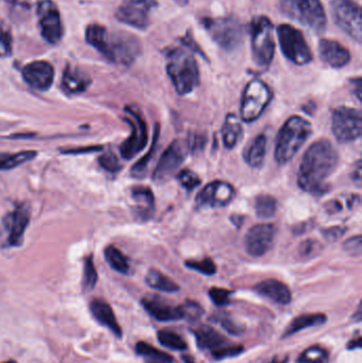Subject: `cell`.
Listing matches in <instances>:
<instances>
[{"label":"cell","mask_w":362,"mask_h":363,"mask_svg":"<svg viewBox=\"0 0 362 363\" xmlns=\"http://www.w3.org/2000/svg\"><path fill=\"white\" fill-rule=\"evenodd\" d=\"M339 162L337 150L327 140L314 143L304 153L300 163L298 184L303 191L321 196L329 189L327 180Z\"/></svg>","instance_id":"1"},{"label":"cell","mask_w":362,"mask_h":363,"mask_svg":"<svg viewBox=\"0 0 362 363\" xmlns=\"http://www.w3.org/2000/svg\"><path fill=\"white\" fill-rule=\"evenodd\" d=\"M166 72L179 95L193 93L200 83L197 60L191 50L181 47H169L164 50Z\"/></svg>","instance_id":"2"},{"label":"cell","mask_w":362,"mask_h":363,"mask_svg":"<svg viewBox=\"0 0 362 363\" xmlns=\"http://www.w3.org/2000/svg\"><path fill=\"white\" fill-rule=\"evenodd\" d=\"M312 134V125L301 116H293L281 128L276 136L274 157L280 165L289 163Z\"/></svg>","instance_id":"3"},{"label":"cell","mask_w":362,"mask_h":363,"mask_svg":"<svg viewBox=\"0 0 362 363\" xmlns=\"http://www.w3.org/2000/svg\"><path fill=\"white\" fill-rule=\"evenodd\" d=\"M249 31L253 62L261 69H267L273 61L276 48L273 23L267 16H256L251 21Z\"/></svg>","instance_id":"4"},{"label":"cell","mask_w":362,"mask_h":363,"mask_svg":"<svg viewBox=\"0 0 362 363\" xmlns=\"http://www.w3.org/2000/svg\"><path fill=\"white\" fill-rule=\"evenodd\" d=\"M281 10L289 18L317 33L327 29V12L321 0H282Z\"/></svg>","instance_id":"5"},{"label":"cell","mask_w":362,"mask_h":363,"mask_svg":"<svg viewBox=\"0 0 362 363\" xmlns=\"http://www.w3.org/2000/svg\"><path fill=\"white\" fill-rule=\"evenodd\" d=\"M200 23L223 50H235L242 43L244 28L237 17H203Z\"/></svg>","instance_id":"6"},{"label":"cell","mask_w":362,"mask_h":363,"mask_svg":"<svg viewBox=\"0 0 362 363\" xmlns=\"http://www.w3.org/2000/svg\"><path fill=\"white\" fill-rule=\"evenodd\" d=\"M278 44L283 55L295 65H307L312 61V52L301 30L288 23H282L278 29Z\"/></svg>","instance_id":"7"},{"label":"cell","mask_w":362,"mask_h":363,"mask_svg":"<svg viewBox=\"0 0 362 363\" xmlns=\"http://www.w3.org/2000/svg\"><path fill=\"white\" fill-rule=\"evenodd\" d=\"M273 93L267 83L259 79L251 80L242 94L240 114L244 123L257 121L271 102Z\"/></svg>","instance_id":"8"},{"label":"cell","mask_w":362,"mask_h":363,"mask_svg":"<svg viewBox=\"0 0 362 363\" xmlns=\"http://www.w3.org/2000/svg\"><path fill=\"white\" fill-rule=\"evenodd\" d=\"M331 12L336 25L353 40L361 43V6L354 0H332Z\"/></svg>","instance_id":"9"},{"label":"cell","mask_w":362,"mask_h":363,"mask_svg":"<svg viewBox=\"0 0 362 363\" xmlns=\"http://www.w3.org/2000/svg\"><path fill=\"white\" fill-rule=\"evenodd\" d=\"M195 336L199 349L210 352V355L216 359L234 357L244 351L242 345L230 342L222 334L210 326H200L195 330Z\"/></svg>","instance_id":"10"},{"label":"cell","mask_w":362,"mask_h":363,"mask_svg":"<svg viewBox=\"0 0 362 363\" xmlns=\"http://www.w3.org/2000/svg\"><path fill=\"white\" fill-rule=\"evenodd\" d=\"M332 129L336 140L341 144L354 142L361 136V112L357 108L339 106L333 113Z\"/></svg>","instance_id":"11"},{"label":"cell","mask_w":362,"mask_h":363,"mask_svg":"<svg viewBox=\"0 0 362 363\" xmlns=\"http://www.w3.org/2000/svg\"><path fill=\"white\" fill-rule=\"evenodd\" d=\"M188 143L174 140L161 155L159 163L153 172V181L157 184H165L174 178L183 162L188 155Z\"/></svg>","instance_id":"12"},{"label":"cell","mask_w":362,"mask_h":363,"mask_svg":"<svg viewBox=\"0 0 362 363\" xmlns=\"http://www.w3.org/2000/svg\"><path fill=\"white\" fill-rule=\"evenodd\" d=\"M30 211L26 205H19L2 219L0 228V245L19 247L23 243L26 230L30 223Z\"/></svg>","instance_id":"13"},{"label":"cell","mask_w":362,"mask_h":363,"mask_svg":"<svg viewBox=\"0 0 362 363\" xmlns=\"http://www.w3.org/2000/svg\"><path fill=\"white\" fill-rule=\"evenodd\" d=\"M125 113L128 117L125 121L131 127L132 131L128 140L121 145L120 152L123 159L132 160L148 144V130L144 117L136 108L127 106Z\"/></svg>","instance_id":"14"},{"label":"cell","mask_w":362,"mask_h":363,"mask_svg":"<svg viewBox=\"0 0 362 363\" xmlns=\"http://www.w3.org/2000/svg\"><path fill=\"white\" fill-rule=\"evenodd\" d=\"M157 0H123L116 18L136 29L145 30L150 25L151 13L157 8Z\"/></svg>","instance_id":"15"},{"label":"cell","mask_w":362,"mask_h":363,"mask_svg":"<svg viewBox=\"0 0 362 363\" xmlns=\"http://www.w3.org/2000/svg\"><path fill=\"white\" fill-rule=\"evenodd\" d=\"M142 51L140 40L127 32H118L110 36V46L106 59L119 65L129 66Z\"/></svg>","instance_id":"16"},{"label":"cell","mask_w":362,"mask_h":363,"mask_svg":"<svg viewBox=\"0 0 362 363\" xmlns=\"http://www.w3.org/2000/svg\"><path fill=\"white\" fill-rule=\"evenodd\" d=\"M235 194V188L232 184L214 181L197 194L196 204L200 208H221L233 201Z\"/></svg>","instance_id":"17"},{"label":"cell","mask_w":362,"mask_h":363,"mask_svg":"<svg viewBox=\"0 0 362 363\" xmlns=\"http://www.w3.org/2000/svg\"><path fill=\"white\" fill-rule=\"evenodd\" d=\"M38 21L43 38L50 43L57 44L63 36V25L61 15L55 2L51 0H43L38 8Z\"/></svg>","instance_id":"18"},{"label":"cell","mask_w":362,"mask_h":363,"mask_svg":"<svg viewBox=\"0 0 362 363\" xmlns=\"http://www.w3.org/2000/svg\"><path fill=\"white\" fill-rule=\"evenodd\" d=\"M276 228L272 223H261L251 228L244 238V247L249 255L261 257L265 255L276 239Z\"/></svg>","instance_id":"19"},{"label":"cell","mask_w":362,"mask_h":363,"mask_svg":"<svg viewBox=\"0 0 362 363\" xmlns=\"http://www.w3.org/2000/svg\"><path fill=\"white\" fill-rule=\"evenodd\" d=\"M25 82L36 91H48L55 79V68L46 61H35L23 67Z\"/></svg>","instance_id":"20"},{"label":"cell","mask_w":362,"mask_h":363,"mask_svg":"<svg viewBox=\"0 0 362 363\" xmlns=\"http://www.w3.org/2000/svg\"><path fill=\"white\" fill-rule=\"evenodd\" d=\"M145 311L159 322L179 321L184 319V308L171 306L165 300L157 296H145L142 300Z\"/></svg>","instance_id":"21"},{"label":"cell","mask_w":362,"mask_h":363,"mask_svg":"<svg viewBox=\"0 0 362 363\" xmlns=\"http://www.w3.org/2000/svg\"><path fill=\"white\" fill-rule=\"evenodd\" d=\"M319 57L323 63L332 68L344 67L351 62V52L337 40L322 38L318 45Z\"/></svg>","instance_id":"22"},{"label":"cell","mask_w":362,"mask_h":363,"mask_svg":"<svg viewBox=\"0 0 362 363\" xmlns=\"http://www.w3.org/2000/svg\"><path fill=\"white\" fill-rule=\"evenodd\" d=\"M254 291L276 304L288 305L293 298L288 286L278 279H270L261 281L254 286Z\"/></svg>","instance_id":"23"},{"label":"cell","mask_w":362,"mask_h":363,"mask_svg":"<svg viewBox=\"0 0 362 363\" xmlns=\"http://www.w3.org/2000/svg\"><path fill=\"white\" fill-rule=\"evenodd\" d=\"M91 315L96 321L99 322L104 328H108L117 338L123 337V330L117 321L116 315L108 303L101 298H95L89 304Z\"/></svg>","instance_id":"24"},{"label":"cell","mask_w":362,"mask_h":363,"mask_svg":"<svg viewBox=\"0 0 362 363\" xmlns=\"http://www.w3.org/2000/svg\"><path fill=\"white\" fill-rule=\"evenodd\" d=\"M91 83V79L86 72L79 68L67 66L62 79V89L67 95H78L84 93Z\"/></svg>","instance_id":"25"},{"label":"cell","mask_w":362,"mask_h":363,"mask_svg":"<svg viewBox=\"0 0 362 363\" xmlns=\"http://www.w3.org/2000/svg\"><path fill=\"white\" fill-rule=\"evenodd\" d=\"M132 199L135 203L136 216L142 221L151 219L155 211V199L152 190L146 186H136L132 189Z\"/></svg>","instance_id":"26"},{"label":"cell","mask_w":362,"mask_h":363,"mask_svg":"<svg viewBox=\"0 0 362 363\" xmlns=\"http://www.w3.org/2000/svg\"><path fill=\"white\" fill-rule=\"evenodd\" d=\"M242 134L244 130L239 118L235 114L227 115L222 128V140L225 148L230 150L235 148L242 140Z\"/></svg>","instance_id":"27"},{"label":"cell","mask_w":362,"mask_h":363,"mask_svg":"<svg viewBox=\"0 0 362 363\" xmlns=\"http://www.w3.org/2000/svg\"><path fill=\"white\" fill-rule=\"evenodd\" d=\"M327 321V317L323 313H308V315H302L295 318L291 321L288 328L285 330L283 339L293 336L306 328H316V326L322 325Z\"/></svg>","instance_id":"28"},{"label":"cell","mask_w":362,"mask_h":363,"mask_svg":"<svg viewBox=\"0 0 362 363\" xmlns=\"http://www.w3.org/2000/svg\"><path fill=\"white\" fill-rule=\"evenodd\" d=\"M110 34L103 26L93 23L89 25L85 33L86 42L91 46L95 47L100 53L106 57L110 46Z\"/></svg>","instance_id":"29"},{"label":"cell","mask_w":362,"mask_h":363,"mask_svg":"<svg viewBox=\"0 0 362 363\" xmlns=\"http://www.w3.org/2000/svg\"><path fill=\"white\" fill-rule=\"evenodd\" d=\"M267 155V138L264 134L256 136L248 147L244 159L250 167L259 168L263 166Z\"/></svg>","instance_id":"30"},{"label":"cell","mask_w":362,"mask_h":363,"mask_svg":"<svg viewBox=\"0 0 362 363\" xmlns=\"http://www.w3.org/2000/svg\"><path fill=\"white\" fill-rule=\"evenodd\" d=\"M135 352L145 363H174V358L169 354L142 341L136 345Z\"/></svg>","instance_id":"31"},{"label":"cell","mask_w":362,"mask_h":363,"mask_svg":"<svg viewBox=\"0 0 362 363\" xmlns=\"http://www.w3.org/2000/svg\"><path fill=\"white\" fill-rule=\"evenodd\" d=\"M36 155L38 152L33 150L19 151L15 153L0 152V172L14 169L35 159Z\"/></svg>","instance_id":"32"},{"label":"cell","mask_w":362,"mask_h":363,"mask_svg":"<svg viewBox=\"0 0 362 363\" xmlns=\"http://www.w3.org/2000/svg\"><path fill=\"white\" fill-rule=\"evenodd\" d=\"M146 283L152 289L168 292V294H174V292L180 290L178 284L174 283L171 279L166 277L161 271L155 270V269H151L147 273Z\"/></svg>","instance_id":"33"},{"label":"cell","mask_w":362,"mask_h":363,"mask_svg":"<svg viewBox=\"0 0 362 363\" xmlns=\"http://www.w3.org/2000/svg\"><path fill=\"white\" fill-rule=\"evenodd\" d=\"M359 204H361V196L358 194H346L329 201L325 205V209L329 215H338L344 211H354Z\"/></svg>","instance_id":"34"},{"label":"cell","mask_w":362,"mask_h":363,"mask_svg":"<svg viewBox=\"0 0 362 363\" xmlns=\"http://www.w3.org/2000/svg\"><path fill=\"white\" fill-rule=\"evenodd\" d=\"M104 257H106V262L110 264L111 268L114 269L116 272L121 273V274H129L131 270L129 259L127 256L114 245H108L104 250Z\"/></svg>","instance_id":"35"},{"label":"cell","mask_w":362,"mask_h":363,"mask_svg":"<svg viewBox=\"0 0 362 363\" xmlns=\"http://www.w3.org/2000/svg\"><path fill=\"white\" fill-rule=\"evenodd\" d=\"M278 211V201L270 194H261L255 199V211L257 217L269 219L273 217Z\"/></svg>","instance_id":"36"},{"label":"cell","mask_w":362,"mask_h":363,"mask_svg":"<svg viewBox=\"0 0 362 363\" xmlns=\"http://www.w3.org/2000/svg\"><path fill=\"white\" fill-rule=\"evenodd\" d=\"M159 138V125H155L154 135H153L152 145H151L150 150H149V152L147 153L142 159H140V161L134 165V167L132 168V176L136 177V178H140V177L144 176L147 168H148L149 163H150L151 160L153 159V155H155V151H157Z\"/></svg>","instance_id":"37"},{"label":"cell","mask_w":362,"mask_h":363,"mask_svg":"<svg viewBox=\"0 0 362 363\" xmlns=\"http://www.w3.org/2000/svg\"><path fill=\"white\" fill-rule=\"evenodd\" d=\"M157 339H159V342L163 347H168V349L176 350V351H185L188 347L184 339L180 335L176 334V333L172 332V330H159L157 333Z\"/></svg>","instance_id":"38"},{"label":"cell","mask_w":362,"mask_h":363,"mask_svg":"<svg viewBox=\"0 0 362 363\" xmlns=\"http://www.w3.org/2000/svg\"><path fill=\"white\" fill-rule=\"evenodd\" d=\"M98 281V273L94 264L93 256H87L83 267L82 286L84 291L89 292L96 287Z\"/></svg>","instance_id":"39"},{"label":"cell","mask_w":362,"mask_h":363,"mask_svg":"<svg viewBox=\"0 0 362 363\" xmlns=\"http://www.w3.org/2000/svg\"><path fill=\"white\" fill-rule=\"evenodd\" d=\"M329 354L321 347H310L300 356V363H327Z\"/></svg>","instance_id":"40"},{"label":"cell","mask_w":362,"mask_h":363,"mask_svg":"<svg viewBox=\"0 0 362 363\" xmlns=\"http://www.w3.org/2000/svg\"><path fill=\"white\" fill-rule=\"evenodd\" d=\"M185 264L187 268L197 271L202 274L208 275V277L214 275L217 272L216 264L213 262L212 258L206 257L202 260H187Z\"/></svg>","instance_id":"41"},{"label":"cell","mask_w":362,"mask_h":363,"mask_svg":"<svg viewBox=\"0 0 362 363\" xmlns=\"http://www.w3.org/2000/svg\"><path fill=\"white\" fill-rule=\"evenodd\" d=\"M322 245L316 239H307L298 247V254L301 258H312L320 253Z\"/></svg>","instance_id":"42"},{"label":"cell","mask_w":362,"mask_h":363,"mask_svg":"<svg viewBox=\"0 0 362 363\" xmlns=\"http://www.w3.org/2000/svg\"><path fill=\"white\" fill-rule=\"evenodd\" d=\"M178 180L180 182L181 186L184 187L187 191L197 188L201 184V179L189 169H184L179 174Z\"/></svg>","instance_id":"43"},{"label":"cell","mask_w":362,"mask_h":363,"mask_svg":"<svg viewBox=\"0 0 362 363\" xmlns=\"http://www.w3.org/2000/svg\"><path fill=\"white\" fill-rule=\"evenodd\" d=\"M99 164L104 170L111 172V174H116L121 169L118 157L113 152H106L101 155L99 157Z\"/></svg>","instance_id":"44"},{"label":"cell","mask_w":362,"mask_h":363,"mask_svg":"<svg viewBox=\"0 0 362 363\" xmlns=\"http://www.w3.org/2000/svg\"><path fill=\"white\" fill-rule=\"evenodd\" d=\"M232 292L225 288L214 287L208 291L210 300L217 306H225L229 304Z\"/></svg>","instance_id":"45"},{"label":"cell","mask_w":362,"mask_h":363,"mask_svg":"<svg viewBox=\"0 0 362 363\" xmlns=\"http://www.w3.org/2000/svg\"><path fill=\"white\" fill-rule=\"evenodd\" d=\"M12 51V35L9 30L0 27V57L11 55Z\"/></svg>","instance_id":"46"},{"label":"cell","mask_w":362,"mask_h":363,"mask_svg":"<svg viewBox=\"0 0 362 363\" xmlns=\"http://www.w3.org/2000/svg\"><path fill=\"white\" fill-rule=\"evenodd\" d=\"M361 243V235H357V236L348 239V240L344 242V247L351 255L361 256L362 250Z\"/></svg>","instance_id":"47"},{"label":"cell","mask_w":362,"mask_h":363,"mask_svg":"<svg viewBox=\"0 0 362 363\" xmlns=\"http://www.w3.org/2000/svg\"><path fill=\"white\" fill-rule=\"evenodd\" d=\"M183 308H184V319H186V318L191 320L198 319V318L201 317L202 311H203L199 304L191 302V301L183 304Z\"/></svg>","instance_id":"48"},{"label":"cell","mask_w":362,"mask_h":363,"mask_svg":"<svg viewBox=\"0 0 362 363\" xmlns=\"http://www.w3.org/2000/svg\"><path fill=\"white\" fill-rule=\"evenodd\" d=\"M346 228L344 226H333V228H327L323 230V236L329 241H337L338 239L341 238L346 233Z\"/></svg>","instance_id":"49"},{"label":"cell","mask_w":362,"mask_h":363,"mask_svg":"<svg viewBox=\"0 0 362 363\" xmlns=\"http://www.w3.org/2000/svg\"><path fill=\"white\" fill-rule=\"evenodd\" d=\"M219 318H220V319H219V322H220L221 325H222L227 332L231 333L232 335H239L240 333L242 332V330H240L239 326L233 323V321H232L231 319H229L227 315H223Z\"/></svg>","instance_id":"50"},{"label":"cell","mask_w":362,"mask_h":363,"mask_svg":"<svg viewBox=\"0 0 362 363\" xmlns=\"http://www.w3.org/2000/svg\"><path fill=\"white\" fill-rule=\"evenodd\" d=\"M181 40H182V44L185 45V47L188 48L191 52L195 51V52H198L199 55H203V51H202V49L198 46L197 43H196V40H193V36H191V34L189 33V32L186 34L185 38H182Z\"/></svg>","instance_id":"51"},{"label":"cell","mask_w":362,"mask_h":363,"mask_svg":"<svg viewBox=\"0 0 362 363\" xmlns=\"http://www.w3.org/2000/svg\"><path fill=\"white\" fill-rule=\"evenodd\" d=\"M101 150H102V147L91 146V147H82V148L72 149V150H65V151H63V152L67 153V155H81V153L98 152V151H101Z\"/></svg>","instance_id":"52"},{"label":"cell","mask_w":362,"mask_h":363,"mask_svg":"<svg viewBox=\"0 0 362 363\" xmlns=\"http://www.w3.org/2000/svg\"><path fill=\"white\" fill-rule=\"evenodd\" d=\"M351 86H352L353 93L356 95L357 99H358L359 101H361L362 85L361 77L351 80Z\"/></svg>","instance_id":"53"},{"label":"cell","mask_w":362,"mask_h":363,"mask_svg":"<svg viewBox=\"0 0 362 363\" xmlns=\"http://www.w3.org/2000/svg\"><path fill=\"white\" fill-rule=\"evenodd\" d=\"M353 181H354V183H356L357 185L361 186V160H358L357 161L356 165H355L354 167V172H352Z\"/></svg>","instance_id":"54"},{"label":"cell","mask_w":362,"mask_h":363,"mask_svg":"<svg viewBox=\"0 0 362 363\" xmlns=\"http://www.w3.org/2000/svg\"><path fill=\"white\" fill-rule=\"evenodd\" d=\"M348 347L350 350L359 349V347H361V339H354L352 342L349 343Z\"/></svg>","instance_id":"55"},{"label":"cell","mask_w":362,"mask_h":363,"mask_svg":"<svg viewBox=\"0 0 362 363\" xmlns=\"http://www.w3.org/2000/svg\"><path fill=\"white\" fill-rule=\"evenodd\" d=\"M174 1L176 2V4H179L180 6H185L189 4L191 0H174Z\"/></svg>","instance_id":"56"},{"label":"cell","mask_w":362,"mask_h":363,"mask_svg":"<svg viewBox=\"0 0 362 363\" xmlns=\"http://www.w3.org/2000/svg\"><path fill=\"white\" fill-rule=\"evenodd\" d=\"M2 363H17L16 362H14V360H8V362H4Z\"/></svg>","instance_id":"57"},{"label":"cell","mask_w":362,"mask_h":363,"mask_svg":"<svg viewBox=\"0 0 362 363\" xmlns=\"http://www.w3.org/2000/svg\"><path fill=\"white\" fill-rule=\"evenodd\" d=\"M270 363H278V362H270Z\"/></svg>","instance_id":"58"}]
</instances>
